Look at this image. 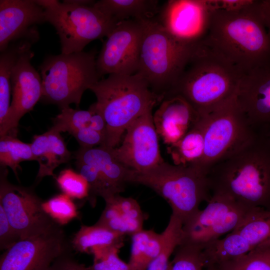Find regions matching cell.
I'll return each mask as SVG.
<instances>
[{
    "label": "cell",
    "mask_w": 270,
    "mask_h": 270,
    "mask_svg": "<svg viewBox=\"0 0 270 270\" xmlns=\"http://www.w3.org/2000/svg\"><path fill=\"white\" fill-rule=\"evenodd\" d=\"M206 176L212 194L226 196L250 210H270V132H261Z\"/></svg>",
    "instance_id": "obj_1"
},
{
    "label": "cell",
    "mask_w": 270,
    "mask_h": 270,
    "mask_svg": "<svg viewBox=\"0 0 270 270\" xmlns=\"http://www.w3.org/2000/svg\"><path fill=\"white\" fill-rule=\"evenodd\" d=\"M254 0L237 12L216 9L202 40L244 72L270 62V36Z\"/></svg>",
    "instance_id": "obj_2"
},
{
    "label": "cell",
    "mask_w": 270,
    "mask_h": 270,
    "mask_svg": "<svg viewBox=\"0 0 270 270\" xmlns=\"http://www.w3.org/2000/svg\"><path fill=\"white\" fill-rule=\"evenodd\" d=\"M243 74L202 41L195 46L182 74L166 98L180 96L202 116L236 95Z\"/></svg>",
    "instance_id": "obj_3"
},
{
    "label": "cell",
    "mask_w": 270,
    "mask_h": 270,
    "mask_svg": "<svg viewBox=\"0 0 270 270\" xmlns=\"http://www.w3.org/2000/svg\"><path fill=\"white\" fill-rule=\"evenodd\" d=\"M89 90L95 94V104L106 123L103 146L111 148L119 146L127 128L136 119L162 102L138 72L110 74Z\"/></svg>",
    "instance_id": "obj_4"
},
{
    "label": "cell",
    "mask_w": 270,
    "mask_h": 270,
    "mask_svg": "<svg viewBox=\"0 0 270 270\" xmlns=\"http://www.w3.org/2000/svg\"><path fill=\"white\" fill-rule=\"evenodd\" d=\"M140 20L143 32L137 72L162 102L177 82L196 46L179 43L154 18Z\"/></svg>",
    "instance_id": "obj_5"
},
{
    "label": "cell",
    "mask_w": 270,
    "mask_h": 270,
    "mask_svg": "<svg viewBox=\"0 0 270 270\" xmlns=\"http://www.w3.org/2000/svg\"><path fill=\"white\" fill-rule=\"evenodd\" d=\"M130 183L150 188L170 204L172 214L184 224L200 210L201 203L208 202L212 194L206 174L192 166L164 162L143 172L134 171Z\"/></svg>",
    "instance_id": "obj_6"
},
{
    "label": "cell",
    "mask_w": 270,
    "mask_h": 270,
    "mask_svg": "<svg viewBox=\"0 0 270 270\" xmlns=\"http://www.w3.org/2000/svg\"><path fill=\"white\" fill-rule=\"evenodd\" d=\"M96 51L49 55L38 67L42 80L40 100L61 110L74 104L84 92L102 79L96 68Z\"/></svg>",
    "instance_id": "obj_7"
},
{
    "label": "cell",
    "mask_w": 270,
    "mask_h": 270,
    "mask_svg": "<svg viewBox=\"0 0 270 270\" xmlns=\"http://www.w3.org/2000/svg\"><path fill=\"white\" fill-rule=\"evenodd\" d=\"M36 1L56 29L63 54L83 51L91 42L107 37L117 24L86 0Z\"/></svg>",
    "instance_id": "obj_8"
},
{
    "label": "cell",
    "mask_w": 270,
    "mask_h": 270,
    "mask_svg": "<svg viewBox=\"0 0 270 270\" xmlns=\"http://www.w3.org/2000/svg\"><path fill=\"white\" fill-rule=\"evenodd\" d=\"M202 116L204 152L196 168L206 174L214 166L250 144L261 133L248 124L236 96Z\"/></svg>",
    "instance_id": "obj_9"
},
{
    "label": "cell",
    "mask_w": 270,
    "mask_h": 270,
    "mask_svg": "<svg viewBox=\"0 0 270 270\" xmlns=\"http://www.w3.org/2000/svg\"><path fill=\"white\" fill-rule=\"evenodd\" d=\"M6 167L0 166V205L20 239L44 232L58 224L44 212L43 201L33 189L8 180Z\"/></svg>",
    "instance_id": "obj_10"
},
{
    "label": "cell",
    "mask_w": 270,
    "mask_h": 270,
    "mask_svg": "<svg viewBox=\"0 0 270 270\" xmlns=\"http://www.w3.org/2000/svg\"><path fill=\"white\" fill-rule=\"evenodd\" d=\"M72 248L58 224L42 234L20 239L2 254L0 270H46Z\"/></svg>",
    "instance_id": "obj_11"
},
{
    "label": "cell",
    "mask_w": 270,
    "mask_h": 270,
    "mask_svg": "<svg viewBox=\"0 0 270 270\" xmlns=\"http://www.w3.org/2000/svg\"><path fill=\"white\" fill-rule=\"evenodd\" d=\"M216 9L214 0H169L156 20L176 41L193 46L206 36Z\"/></svg>",
    "instance_id": "obj_12"
},
{
    "label": "cell",
    "mask_w": 270,
    "mask_h": 270,
    "mask_svg": "<svg viewBox=\"0 0 270 270\" xmlns=\"http://www.w3.org/2000/svg\"><path fill=\"white\" fill-rule=\"evenodd\" d=\"M142 32L140 20H128L116 24L96 58V68L102 78L113 74L132 75L137 73Z\"/></svg>",
    "instance_id": "obj_13"
},
{
    "label": "cell",
    "mask_w": 270,
    "mask_h": 270,
    "mask_svg": "<svg viewBox=\"0 0 270 270\" xmlns=\"http://www.w3.org/2000/svg\"><path fill=\"white\" fill-rule=\"evenodd\" d=\"M250 211L226 196L212 194L206 206L184 224V239L201 244L218 240L236 228Z\"/></svg>",
    "instance_id": "obj_14"
},
{
    "label": "cell",
    "mask_w": 270,
    "mask_h": 270,
    "mask_svg": "<svg viewBox=\"0 0 270 270\" xmlns=\"http://www.w3.org/2000/svg\"><path fill=\"white\" fill-rule=\"evenodd\" d=\"M152 108L136 119L126 128L121 144L112 148L116 158L136 172L152 169L164 162L161 156Z\"/></svg>",
    "instance_id": "obj_15"
},
{
    "label": "cell",
    "mask_w": 270,
    "mask_h": 270,
    "mask_svg": "<svg viewBox=\"0 0 270 270\" xmlns=\"http://www.w3.org/2000/svg\"><path fill=\"white\" fill-rule=\"evenodd\" d=\"M34 44L30 43L24 49L12 69L11 104L7 122L0 130V137L16 136L20 120L41 99L42 78L31 64L34 56L32 50Z\"/></svg>",
    "instance_id": "obj_16"
},
{
    "label": "cell",
    "mask_w": 270,
    "mask_h": 270,
    "mask_svg": "<svg viewBox=\"0 0 270 270\" xmlns=\"http://www.w3.org/2000/svg\"><path fill=\"white\" fill-rule=\"evenodd\" d=\"M236 98L252 128L270 130V62L243 74Z\"/></svg>",
    "instance_id": "obj_17"
},
{
    "label": "cell",
    "mask_w": 270,
    "mask_h": 270,
    "mask_svg": "<svg viewBox=\"0 0 270 270\" xmlns=\"http://www.w3.org/2000/svg\"><path fill=\"white\" fill-rule=\"evenodd\" d=\"M46 22L44 9L36 0H0V52Z\"/></svg>",
    "instance_id": "obj_18"
},
{
    "label": "cell",
    "mask_w": 270,
    "mask_h": 270,
    "mask_svg": "<svg viewBox=\"0 0 270 270\" xmlns=\"http://www.w3.org/2000/svg\"><path fill=\"white\" fill-rule=\"evenodd\" d=\"M200 118L188 102L177 95L164 98L153 114L158 136L168 146L182 138Z\"/></svg>",
    "instance_id": "obj_19"
},
{
    "label": "cell",
    "mask_w": 270,
    "mask_h": 270,
    "mask_svg": "<svg viewBox=\"0 0 270 270\" xmlns=\"http://www.w3.org/2000/svg\"><path fill=\"white\" fill-rule=\"evenodd\" d=\"M112 148L103 146L80 148L74 152L76 160L95 166L106 182L118 194L130 183L134 171L120 162L112 152Z\"/></svg>",
    "instance_id": "obj_20"
},
{
    "label": "cell",
    "mask_w": 270,
    "mask_h": 270,
    "mask_svg": "<svg viewBox=\"0 0 270 270\" xmlns=\"http://www.w3.org/2000/svg\"><path fill=\"white\" fill-rule=\"evenodd\" d=\"M124 236L96 223L90 226H81L70 242L73 250L92 254L94 260L114 250H120L123 246Z\"/></svg>",
    "instance_id": "obj_21"
},
{
    "label": "cell",
    "mask_w": 270,
    "mask_h": 270,
    "mask_svg": "<svg viewBox=\"0 0 270 270\" xmlns=\"http://www.w3.org/2000/svg\"><path fill=\"white\" fill-rule=\"evenodd\" d=\"M30 144L32 154L39 164L38 180L54 176V170L70 159L71 153L60 133L52 128L44 134L34 136Z\"/></svg>",
    "instance_id": "obj_22"
},
{
    "label": "cell",
    "mask_w": 270,
    "mask_h": 270,
    "mask_svg": "<svg viewBox=\"0 0 270 270\" xmlns=\"http://www.w3.org/2000/svg\"><path fill=\"white\" fill-rule=\"evenodd\" d=\"M156 0H100L94 6L117 24L128 20L153 19L160 8Z\"/></svg>",
    "instance_id": "obj_23"
},
{
    "label": "cell",
    "mask_w": 270,
    "mask_h": 270,
    "mask_svg": "<svg viewBox=\"0 0 270 270\" xmlns=\"http://www.w3.org/2000/svg\"><path fill=\"white\" fill-rule=\"evenodd\" d=\"M204 118L200 116L196 124L180 140L168 146L166 151L176 166L197 167L202 158L204 142Z\"/></svg>",
    "instance_id": "obj_24"
},
{
    "label": "cell",
    "mask_w": 270,
    "mask_h": 270,
    "mask_svg": "<svg viewBox=\"0 0 270 270\" xmlns=\"http://www.w3.org/2000/svg\"><path fill=\"white\" fill-rule=\"evenodd\" d=\"M26 46L18 40L11 42L0 54V130L5 126L11 104L12 69Z\"/></svg>",
    "instance_id": "obj_25"
},
{
    "label": "cell",
    "mask_w": 270,
    "mask_h": 270,
    "mask_svg": "<svg viewBox=\"0 0 270 270\" xmlns=\"http://www.w3.org/2000/svg\"><path fill=\"white\" fill-rule=\"evenodd\" d=\"M132 236L130 256L128 263L132 270H146L160 252L161 234L152 230L143 229Z\"/></svg>",
    "instance_id": "obj_26"
},
{
    "label": "cell",
    "mask_w": 270,
    "mask_h": 270,
    "mask_svg": "<svg viewBox=\"0 0 270 270\" xmlns=\"http://www.w3.org/2000/svg\"><path fill=\"white\" fill-rule=\"evenodd\" d=\"M232 231L254 248L270 240V210L256 208L250 211Z\"/></svg>",
    "instance_id": "obj_27"
},
{
    "label": "cell",
    "mask_w": 270,
    "mask_h": 270,
    "mask_svg": "<svg viewBox=\"0 0 270 270\" xmlns=\"http://www.w3.org/2000/svg\"><path fill=\"white\" fill-rule=\"evenodd\" d=\"M183 223L172 214L168 223L161 234L162 244L157 256L150 263L146 270H168L170 258L184 238Z\"/></svg>",
    "instance_id": "obj_28"
},
{
    "label": "cell",
    "mask_w": 270,
    "mask_h": 270,
    "mask_svg": "<svg viewBox=\"0 0 270 270\" xmlns=\"http://www.w3.org/2000/svg\"><path fill=\"white\" fill-rule=\"evenodd\" d=\"M204 244L184 238L174 252L168 270H204L206 260Z\"/></svg>",
    "instance_id": "obj_29"
},
{
    "label": "cell",
    "mask_w": 270,
    "mask_h": 270,
    "mask_svg": "<svg viewBox=\"0 0 270 270\" xmlns=\"http://www.w3.org/2000/svg\"><path fill=\"white\" fill-rule=\"evenodd\" d=\"M215 266L217 270H270V240Z\"/></svg>",
    "instance_id": "obj_30"
},
{
    "label": "cell",
    "mask_w": 270,
    "mask_h": 270,
    "mask_svg": "<svg viewBox=\"0 0 270 270\" xmlns=\"http://www.w3.org/2000/svg\"><path fill=\"white\" fill-rule=\"evenodd\" d=\"M26 160H36L30 144L22 142L12 136L0 137V166L10 167L18 178L20 164Z\"/></svg>",
    "instance_id": "obj_31"
},
{
    "label": "cell",
    "mask_w": 270,
    "mask_h": 270,
    "mask_svg": "<svg viewBox=\"0 0 270 270\" xmlns=\"http://www.w3.org/2000/svg\"><path fill=\"white\" fill-rule=\"evenodd\" d=\"M78 172L86 180L89 188L87 200L94 207L98 196L102 198L106 201L118 194L106 182L97 168L92 165L76 160Z\"/></svg>",
    "instance_id": "obj_32"
},
{
    "label": "cell",
    "mask_w": 270,
    "mask_h": 270,
    "mask_svg": "<svg viewBox=\"0 0 270 270\" xmlns=\"http://www.w3.org/2000/svg\"><path fill=\"white\" fill-rule=\"evenodd\" d=\"M94 112L92 104L88 110L66 108L61 110L60 114L54 118V125L51 128L60 133L68 132L71 134L76 131L90 127Z\"/></svg>",
    "instance_id": "obj_33"
},
{
    "label": "cell",
    "mask_w": 270,
    "mask_h": 270,
    "mask_svg": "<svg viewBox=\"0 0 270 270\" xmlns=\"http://www.w3.org/2000/svg\"><path fill=\"white\" fill-rule=\"evenodd\" d=\"M42 208L50 217L60 226L68 224L78 216L72 198L64 193L43 202Z\"/></svg>",
    "instance_id": "obj_34"
},
{
    "label": "cell",
    "mask_w": 270,
    "mask_h": 270,
    "mask_svg": "<svg viewBox=\"0 0 270 270\" xmlns=\"http://www.w3.org/2000/svg\"><path fill=\"white\" fill-rule=\"evenodd\" d=\"M110 199L116 205L121 213L127 235L132 236L143 230L144 216L139 204L135 199L122 196L120 194Z\"/></svg>",
    "instance_id": "obj_35"
},
{
    "label": "cell",
    "mask_w": 270,
    "mask_h": 270,
    "mask_svg": "<svg viewBox=\"0 0 270 270\" xmlns=\"http://www.w3.org/2000/svg\"><path fill=\"white\" fill-rule=\"evenodd\" d=\"M56 180L64 194L71 198L87 200L89 194L88 184L78 172L71 168H66L60 172Z\"/></svg>",
    "instance_id": "obj_36"
},
{
    "label": "cell",
    "mask_w": 270,
    "mask_h": 270,
    "mask_svg": "<svg viewBox=\"0 0 270 270\" xmlns=\"http://www.w3.org/2000/svg\"><path fill=\"white\" fill-rule=\"evenodd\" d=\"M120 250H114L102 258L94 260L88 270H132L128 263L122 260L118 256Z\"/></svg>",
    "instance_id": "obj_37"
},
{
    "label": "cell",
    "mask_w": 270,
    "mask_h": 270,
    "mask_svg": "<svg viewBox=\"0 0 270 270\" xmlns=\"http://www.w3.org/2000/svg\"><path fill=\"white\" fill-rule=\"evenodd\" d=\"M82 148H92L104 146L106 137L102 133L90 127L84 128L71 134Z\"/></svg>",
    "instance_id": "obj_38"
},
{
    "label": "cell",
    "mask_w": 270,
    "mask_h": 270,
    "mask_svg": "<svg viewBox=\"0 0 270 270\" xmlns=\"http://www.w3.org/2000/svg\"><path fill=\"white\" fill-rule=\"evenodd\" d=\"M0 205V248L6 250L20 240Z\"/></svg>",
    "instance_id": "obj_39"
},
{
    "label": "cell",
    "mask_w": 270,
    "mask_h": 270,
    "mask_svg": "<svg viewBox=\"0 0 270 270\" xmlns=\"http://www.w3.org/2000/svg\"><path fill=\"white\" fill-rule=\"evenodd\" d=\"M46 270H88L84 264L74 259L71 252L57 258Z\"/></svg>",
    "instance_id": "obj_40"
},
{
    "label": "cell",
    "mask_w": 270,
    "mask_h": 270,
    "mask_svg": "<svg viewBox=\"0 0 270 270\" xmlns=\"http://www.w3.org/2000/svg\"><path fill=\"white\" fill-rule=\"evenodd\" d=\"M254 0H214L216 9L227 12L239 11L251 4Z\"/></svg>",
    "instance_id": "obj_41"
},
{
    "label": "cell",
    "mask_w": 270,
    "mask_h": 270,
    "mask_svg": "<svg viewBox=\"0 0 270 270\" xmlns=\"http://www.w3.org/2000/svg\"><path fill=\"white\" fill-rule=\"evenodd\" d=\"M259 10L270 36V0H261L259 2Z\"/></svg>",
    "instance_id": "obj_42"
},
{
    "label": "cell",
    "mask_w": 270,
    "mask_h": 270,
    "mask_svg": "<svg viewBox=\"0 0 270 270\" xmlns=\"http://www.w3.org/2000/svg\"><path fill=\"white\" fill-rule=\"evenodd\" d=\"M204 270H217L215 266H210L206 268Z\"/></svg>",
    "instance_id": "obj_43"
}]
</instances>
